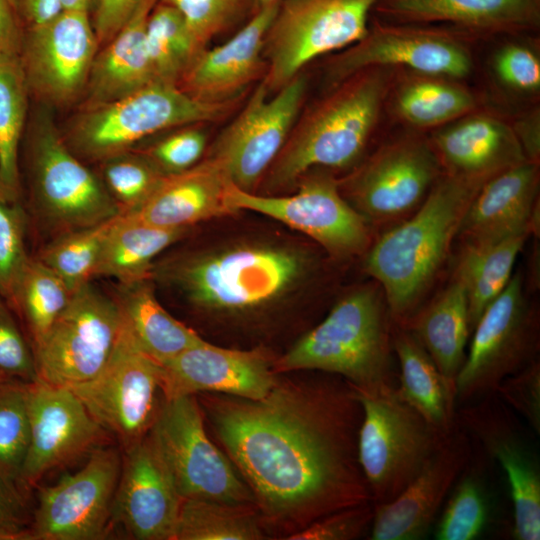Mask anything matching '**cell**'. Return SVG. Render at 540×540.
<instances>
[{
  "label": "cell",
  "mask_w": 540,
  "mask_h": 540,
  "mask_svg": "<svg viewBox=\"0 0 540 540\" xmlns=\"http://www.w3.org/2000/svg\"><path fill=\"white\" fill-rule=\"evenodd\" d=\"M457 409L456 422L505 472L514 511L513 536L540 539V469L507 405L495 394Z\"/></svg>",
  "instance_id": "20"
},
{
  "label": "cell",
  "mask_w": 540,
  "mask_h": 540,
  "mask_svg": "<svg viewBox=\"0 0 540 540\" xmlns=\"http://www.w3.org/2000/svg\"><path fill=\"white\" fill-rule=\"evenodd\" d=\"M100 164V178L121 213L139 207L164 176L135 150L110 157Z\"/></svg>",
  "instance_id": "44"
},
{
  "label": "cell",
  "mask_w": 540,
  "mask_h": 540,
  "mask_svg": "<svg viewBox=\"0 0 540 540\" xmlns=\"http://www.w3.org/2000/svg\"><path fill=\"white\" fill-rule=\"evenodd\" d=\"M392 345L399 367V394L435 429L450 434L457 428L455 390L404 325L393 324Z\"/></svg>",
  "instance_id": "33"
},
{
  "label": "cell",
  "mask_w": 540,
  "mask_h": 540,
  "mask_svg": "<svg viewBox=\"0 0 540 540\" xmlns=\"http://www.w3.org/2000/svg\"><path fill=\"white\" fill-rule=\"evenodd\" d=\"M539 163L526 160L485 181L466 209L456 238L463 244H486L531 235L539 205Z\"/></svg>",
  "instance_id": "27"
},
{
  "label": "cell",
  "mask_w": 540,
  "mask_h": 540,
  "mask_svg": "<svg viewBox=\"0 0 540 540\" xmlns=\"http://www.w3.org/2000/svg\"><path fill=\"white\" fill-rule=\"evenodd\" d=\"M484 182L442 173L418 209L367 249L365 271L380 285L394 323H405L420 307Z\"/></svg>",
  "instance_id": "2"
},
{
  "label": "cell",
  "mask_w": 540,
  "mask_h": 540,
  "mask_svg": "<svg viewBox=\"0 0 540 540\" xmlns=\"http://www.w3.org/2000/svg\"><path fill=\"white\" fill-rule=\"evenodd\" d=\"M175 8L198 42L207 47L215 37L229 31L255 10L254 0H158Z\"/></svg>",
  "instance_id": "45"
},
{
  "label": "cell",
  "mask_w": 540,
  "mask_h": 540,
  "mask_svg": "<svg viewBox=\"0 0 540 540\" xmlns=\"http://www.w3.org/2000/svg\"><path fill=\"white\" fill-rule=\"evenodd\" d=\"M393 319L380 285L358 287L274 362L275 373L314 370L369 389L398 385L392 345Z\"/></svg>",
  "instance_id": "4"
},
{
  "label": "cell",
  "mask_w": 540,
  "mask_h": 540,
  "mask_svg": "<svg viewBox=\"0 0 540 540\" xmlns=\"http://www.w3.org/2000/svg\"><path fill=\"white\" fill-rule=\"evenodd\" d=\"M28 98L19 56L0 55V197L10 202L19 196V147Z\"/></svg>",
  "instance_id": "37"
},
{
  "label": "cell",
  "mask_w": 540,
  "mask_h": 540,
  "mask_svg": "<svg viewBox=\"0 0 540 540\" xmlns=\"http://www.w3.org/2000/svg\"><path fill=\"white\" fill-rule=\"evenodd\" d=\"M194 396L165 400L148 432L182 499L254 505L231 461L210 441Z\"/></svg>",
  "instance_id": "11"
},
{
  "label": "cell",
  "mask_w": 540,
  "mask_h": 540,
  "mask_svg": "<svg viewBox=\"0 0 540 540\" xmlns=\"http://www.w3.org/2000/svg\"><path fill=\"white\" fill-rule=\"evenodd\" d=\"M27 531L20 492L0 477V540L26 539Z\"/></svg>",
  "instance_id": "53"
},
{
  "label": "cell",
  "mask_w": 540,
  "mask_h": 540,
  "mask_svg": "<svg viewBox=\"0 0 540 540\" xmlns=\"http://www.w3.org/2000/svg\"><path fill=\"white\" fill-rule=\"evenodd\" d=\"M31 258L24 242V219L16 202L0 197V296L15 305Z\"/></svg>",
  "instance_id": "46"
},
{
  "label": "cell",
  "mask_w": 540,
  "mask_h": 540,
  "mask_svg": "<svg viewBox=\"0 0 540 540\" xmlns=\"http://www.w3.org/2000/svg\"><path fill=\"white\" fill-rule=\"evenodd\" d=\"M182 500L148 434L126 448L112 520L138 540H175Z\"/></svg>",
  "instance_id": "24"
},
{
  "label": "cell",
  "mask_w": 540,
  "mask_h": 540,
  "mask_svg": "<svg viewBox=\"0 0 540 540\" xmlns=\"http://www.w3.org/2000/svg\"><path fill=\"white\" fill-rule=\"evenodd\" d=\"M6 381H8V380L0 377V384L3 383V382H6Z\"/></svg>",
  "instance_id": "59"
},
{
  "label": "cell",
  "mask_w": 540,
  "mask_h": 540,
  "mask_svg": "<svg viewBox=\"0 0 540 540\" xmlns=\"http://www.w3.org/2000/svg\"><path fill=\"white\" fill-rule=\"evenodd\" d=\"M0 377L7 380H38L34 352L6 306L0 301Z\"/></svg>",
  "instance_id": "49"
},
{
  "label": "cell",
  "mask_w": 540,
  "mask_h": 540,
  "mask_svg": "<svg viewBox=\"0 0 540 540\" xmlns=\"http://www.w3.org/2000/svg\"><path fill=\"white\" fill-rule=\"evenodd\" d=\"M121 329L115 299L91 282L77 288L34 347L38 380L71 387L92 379L108 362Z\"/></svg>",
  "instance_id": "14"
},
{
  "label": "cell",
  "mask_w": 540,
  "mask_h": 540,
  "mask_svg": "<svg viewBox=\"0 0 540 540\" xmlns=\"http://www.w3.org/2000/svg\"><path fill=\"white\" fill-rule=\"evenodd\" d=\"M307 87V76L301 72L270 95L262 79L244 108L218 135L209 157L234 186L251 192L268 171L302 110Z\"/></svg>",
  "instance_id": "15"
},
{
  "label": "cell",
  "mask_w": 540,
  "mask_h": 540,
  "mask_svg": "<svg viewBox=\"0 0 540 540\" xmlns=\"http://www.w3.org/2000/svg\"><path fill=\"white\" fill-rule=\"evenodd\" d=\"M474 93L457 79L398 69L387 107L409 129H437L475 110Z\"/></svg>",
  "instance_id": "32"
},
{
  "label": "cell",
  "mask_w": 540,
  "mask_h": 540,
  "mask_svg": "<svg viewBox=\"0 0 540 540\" xmlns=\"http://www.w3.org/2000/svg\"><path fill=\"white\" fill-rule=\"evenodd\" d=\"M472 461L461 474L435 528L437 540H473L483 531L488 516L487 497Z\"/></svg>",
  "instance_id": "43"
},
{
  "label": "cell",
  "mask_w": 540,
  "mask_h": 540,
  "mask_svg": "<svg viewBox=\"0 0 540 540\" xmlns=\"http://www.w3.org/2000/svg\"><path fill=\"white\" fill-rule=\"evenodd\" d=\"M528 237L522 234L493 243L462 245L454 276L467 292L471 332L485 309L510 281Z\"/></svg>",
  "instance_id": "36"
},
{
  "label": "cell",
  "mask_w": 540,
  "mask_h": 540,
  "mask_svg": "<svg viewBox=\"0 0 540 540\" xmlns=\"http://www.w3.org/2000/svg\"><path fill=\"white\" fill-rule=\"evenodd\" d=\"M279 3L254 10L226 42L211 49L206 47L186 69L177 86L204 103L239 100L246 88L265 76L264 38Z\"/></svg>",
  "instance_id": "25"
},
{
  "label": "cell",
  "mask_w": 540,
  "mask_h": 540,
  "mask_svg": "<svg viewBox=\"0 0 540 540\" xmlns=\"http://www.w3.org/2000/svg\"><path fill=\"white\" fill-rule=\"evenodd\" d=\"M27 383L8 380L0 384V477L18 491L29 447Z\"/></svg>",
  "instance_id": "42"
},
{
  "label": "cell",
  "mask_w": 540,
  "mask_h": 540,
  "mask_svg": "<svg viewBox=\"0 0 540 540\" xmlns=\"http://www.w3.org/2000/svg\"><path fill=\"white\" fill-rule=\"evenodd\" d=\"M145 42L157 82L177 85L180 78L205 47L173 7L157 2L145 25Z\"/></svg>",
  "instance_id": "39"
},
{
  "label": "cell",
  "mask_w": 540,
  "mask_h": 540,
  "mask_svg": "<svg viewBox=\"0 0 540 540\" xmlns=\"http://www.w3.org/2000/svg\"><path fill=\"white\" fill-rule=\"evenodd\" d=\"M29 148L36 204L61 233L121 214L100 176L69 148L45 107L32 123Z\"/></svg>",
  "instance_id": "10"
},
{
  "label": "cell",
  "mask_w": 540,
  "mask_h": 540,
  "mask_svg": "<svg viewBox=\"0 0 540 540\" xmlns=\"http://www.w3.org/2000/svg\"><path fill=\"white\" fill-rule=\"evenodd\" d=\"M442 173L429 136L407 128L337 182L343 197L368 224L384 226L414 213Z\"/></svg>",
  "instance_id": "9"
},
{
  "label": "cell",
  "mask_w": 540,
  "mask_h": 540,
  "mask_svg": "<svg viewBox=\"0 0 540 540\" xmlns=\"http://www.w3.org/2000/svg\"><path fill=\"white\" fill-rule=\"evenodd\" d=\"M351 388L362 408L358 460L373 504H384L410 484L449 434L430 425L397 385Z\"/></svg>",
  "instance_id": "6"
},
{
  "label": "cell",
  "mask_w": 540,
  "mask_h": 540,
  "mask_svg": "<svg viewBox=\"0 0 540 540\" xmlns=\"http://www.w3.org/2000/svg\"><path fill=\"white\" fill-rule=\"evenodd\" d=\"M151 10H142L99 47L80 106L114 101L157 82L145 42V25Z\"/></svg>",
  "instance_id": "31"
},
{
  "label": "cell",
  "mask_w": 540,
  "mask_h": 540,
  "mask_svg": "<svg viewBox=\"0 0 540 540\" xmlns=\"http://www.w3.org/2000/svg\"><path fill=\"white\" fill-rule=\"evenodd\" d=\"M493 67L498 79L513 90L537 92L540 88V60L526 45H505L496 54Z\"/></svg>",
  "instance_id": "51"
},
{
  "label": "cell",
  "mask_w": 540,
  "mask_h": 540,
  "mask_svg": "<svg viewBox=\"0 0 540 540\" xmlns=\"http://www.w3.org/2000/svg\"><path fill=\"white\" fill-rule=\"evenodd\" d=\"M231 182L208 157L191 168L164 175L148 198L129 214L145 223L171 229L235 213L229 205Z\"/></svg>",
  "instance_id": "29"
},
{
  "label": "cell",
  "mask_w": 540,
  "mask_h": 540,
  "mask_svg": "<svg viewBox=\"0 0 540 540\" xmlns=\"http://www.w3.org/2000/svg\"><path fill=\"white\" fill-rule=\"evenodd\" d=\"M236 102L204 103L177 85L154 82L114 101L80 106L61 134L83 161L101 163L160 132L221 120Z\"/></svg>",
  "instance_id": "5"
},
{
  "label": "cell",
  "mask_w": 540,
  "mask_h": 540,
  "mask_svg": "<svg viewBox=\"0 0 540 540\" xmlns=\"http://www.w3.org/2000/svg\"><path fill=\"white\" fill-rule=\"evenodd\" d=\"M160 365L145 354L122 324L118 342L103 369L69 387L93 419L129 447L145 437L159 410Z\"/></svg>",
  "instance_id": "17"
},
{
  "label": "cell",
  "mask_w": 540,
  "mask_h": 540,
  "mask_svg": "<svg viewBox=\"0 0 540 540\" xmlns=\"http://www.w3.org/2000/svg\"><path fill=\"white\" fill-rule=\"evenodd\" d=\"M24 28L11 0H0V55L19 56Z\"/></svg>",
  "instance_id": "54"
},
{
  "label": "cell",
  "mask_w": 540,
  "mask_h": 540,
  "mask_svg": "<svg viewBox=\"0 0 540 540\" xmlns=\"http://www.w3.org/2000/svg\"><path fill=\"white\" fill-rule=\"evenodd\" d=\"M274 362L261 349L234 350L203 341L160 365L165 400L220 393L261 399L277 381Z\"/></svg>",
  "instance_id": "23"
},
{
  "label": "cell",
  "mask_w": 540,
  "mask_h": 540,
  "mask_svg": "<svg viewBox=\"0 0 540 540\" xmlns=\"http://www.w3.org/2000/svg\"><path fill=\"white\" fill-rule=\"evenodd\" d=\"M98 49L87 12L63 10L24 30L19 60L29 96L47 109L82 100Z\"/></svg>",
  "instance_id": "16"
},
{
  "label": "cell",
  "mask_w": 540,
  "mask_h": 540,
  "mask_svg": "<svg viewBox=\"0 0 540 540\" xmlns=\"http://www.w3.org/2000/svg\"><path fill=\"white\" fill-rule=\"evenodd\" d=\"M472 331L455 380L457 403L494 393L503 379L537 360L538 312L528 301L519 271L485 309Z\"/></svg>",
  "instance_id": "13"
},
{
  "label": "cell",
  "mask_w": 540,
  "mask_h": 540,
  "mask_svg": "<svg viewBox=\"0 0 540 540\" xmlns=\"http://www.w3.org/2000/svg\"><path fill=\"white\" fill-rule=\"evenodd\" d=\"M265 523L254 505L183 499L175 540H260Z\"/></svg>",
  "instance_id": "38"
},
{
  "label": "cell",
  "mask_w": 540,
  "mask_h": 540,
  "mask_svg": "<svg viewBox=\"0 0 540 540\" xmlns=\"http://www.w3.org/2000/svg\"><path fill=\"white\" fill-rule=\"evenodd\" d=\"M468 33L434 24L374 20L356 43L330 56L323 76L330 88L368 67H392L463 79L473 70Z\"/></svg>",
  "instance_id": "12"
},
{
  "label": "cell",
  "mask_w": 540,
  "mask_h": 540,
  "mask_svg": "<svg viewBox=\"0 0 540 540\" xmlns=\"http://www.w3.org/2000/svg\"><path fill=\"white\" fill-rule=\"evenodd\" d=\"M60 3L62 11H81L91 15L96 0H60Z\"/></svg>",
  "instance_id": "57"
},
{
  "label": "cell",
  "mask_w": 540,
  "mask_h": 540,
  "mask_svg": "<svg viewBox=\"0 0 540 540\" xmlns=\"http://www.w3.org/2000/svg\"><path fill=\"white\" fill-rule=\"evenodd\" d=\"M116 217L61 233L44 248L38 259L54 271L72 292L75 291L95 277L105 237Z\"/></svg>",
  "instance_id": "41"
},
{
  "label": "cell",
  "mask_w": 540,
  "mask_h": 540,
  "mask_svg": "<svg viewBox=\"0 0 540 540\" xmlns=\"http://www.w3.org/2000/svg\"><path fill=\"white\" fill-rule=\"evenodd\" d=\"M494 393L540 433V362L537 359L503 379Z\"/></svg>",
  "instance_id": "50"
},
{
  "label": "cell",
  "mask_w": 540,
  "mask_h": 540,
  "mask_svg": "<svg viewBox=\"0 0 540 540\" xmlns=\"http://www.w3.org/2000/svg\"><path fill=\"white\" fill-rule=\"evenodd\" d=\"M402 325L419 341L455 390V380L464 363L471 333L468 297L463 283L453 276L430 302L418 308Z\"/></svg>",
  "instance_id": "30"
},
{
  "label": "cell",
  "mask_w": 540,
  "mask_h": 540,
  "mask_svg": "<svg viewBox=\"0 0 540 540\" xmlns=\"http://www.w3.org/2000/svg\"><path fill=\"white\" fill-rule=\"evenodd\" d=\"M120 472V456L115 449H94L83 468L40 491L26 539L103 538L112 520Z\"/></svg>",
  "instance_id": "19"
},
{
  "label": "cell",
  "mask_w": 540,
  "mask_h": 540,
  "mask_svg": "<svg viewBox=\"0 0 540 540\" xmlns=\"http://www.w3.org/2000/svg\"><path fill=\"white\" fill-rule=\"evenodd\" d=\"M398 68L361 69L314 101L298 115L267 183L284 187L315 168L343 169L366 150L384 109Z\"/></svg>",
  "instance_id": "3"
},
{
  "label": "cell",
  "mask_w": 540,
  "mask_h": 540,
  "mask_svg": "<svg viewBox=\"0 0 540 540\" xmlns=\"http://www.w3.org/2000/svg\"><path fill=\"white\" fill-rule=\"evenodd\" d=\"M204 400L265 525L293 533L329 513L373 503L358 460L362 408L347 381L277 379L261 399L208 393Z\"/></svg>",
  "instance_id": "1"
},
{
  "label": "cell",
  "mask_w": 540,
  "mask_h": 540,
  "mask_svg": "<svg viewBox=\"0 0 540 540\" xmlns=\"http://www.w3.org/2000/svg\"><path fill=\"white\" fill-rule=\"evenodd\" d=\"M377 1L282 0L264 38L262 79L268 93H276L317 57L359 41Z\"/></svg>",
  "instance_id": "8"
},
{
  "label": "cell",
  "mask_w": 540,
  "mask_h": 540,
  "mask_svg": "<svg viewBox=\"0 0 540 540\" xmlns=\"http://www.w3.org/2000/svg\"><path fill=\"white\" fill-rule=\"evenodd\" d=\"M158 0H96L91 21L99 47L110 41L144 9H152Z\"/></svg>",
  "instance_id": "52"
},
{
  "label": "cell",
  "mask_w": 540,
  "mask_h": 540,
  "mask_svg": "<svg viewBox=\"0 0 540 540\" xmlns=\"http://www.w3.org/2000/svg\"><path fill=\"white\" fill-rule=\"evenodd\" d=\"M115 301L124 328L158 364L204 341L161 306L146 279L120 284Z\"/></svg>",
  "instance_id": "34"
},
{
  "label": "cell",
  "mask_w": 540,
  "mask_h": 540,
  "mask_svg": "<svg viewBox=\"0 0 540 540\" xmlns=\"http://www.w3.org/2000/svg\"><path fill=\"white\" fill-rule=\"evenodd\" d=\"M528 160L539 163V115L535 112L516 125H512Z\"/></svg>",
  "instance_id": "56"
},
{
  "label": "cell",
  "mask_w": 540,
  "mask_h": 540,
  "mask_svg": "<svg viewBox=\"0 0 540 540\" xmlns=\"http://www.w3.org/2000/svg\"><path fill=\"white\" fill-rule=\"evenodd\" d=\"M29 447L20 486L35 484L49 470L94 450L106 432L66 386L27 383Z\"/></svg>",
  "instance_id": "21"
},
{
  "label": "cell",
  "mask_w": 540,
  "mask_h": 540,
  "mask_svg": "<svg viewBox=\"0 0 540 540\" xmlns=\"http://www.w3.org/2000/svg\"><path fill=\"white\" fill-rule=\"evenodd\" d=\"M202 124H189L172 129L171 133L143 150L145 156L164 175L178 173L196 165L207 144Z\"/></svg>",
  "instance_id": "47"
},
{
  "label": "cell",
  "mask_w": 540,
  "mask_h": 540,
  "mask_svg": "<svg viewBox=\"0 0 540 540\" xmlns=\"http://www.w3.org/2000/svg\"><path fill=\"white\" fill-rule=\"evenodd\" d=\"M445 174L486 181L528 160L512 124L495 114L473 111L429 136Z\"/></svg>",
  "instance_id": "26"
},
{
  "label": "cell",
  "mask_w": 540,
  "mask_h": 540,
  "mask_svg": "<svg viewBox=\"0 0 540 540\" xmlns=\"http://www.w3.org/2000/svg\"><path fill=\"white\" fill-rule=\"evenodd\" d=\"M24 30L43 24L62 11L60 0H11Z\"/></svg>",
  "instance_id": "55"
},
{
  "label": "cell",
  "mask_w": 540,
  "mask_h": 540,
  "mask_svg": "<svg viewBox=\"0 0 540 540\" xmlns=\"http://www.w3.org/2000/svg\"><path fill=\"white\" fill-rule=\"evenodd\" d=\"M374 504L368 503L329 513L288 535L289 540H352L372 524Z\"/></svg>",
  "instance_id": "48"
},
{
  "label": "cell",
  "mask_w": 540,
  "mask_h": 540,
  "mask_svg": "<svg viewBox=\"0 0 540 540\" xmlns=\"http://www.w3.org/2000/svg\"><path fill=\"white\" fill-rule=\"evenodd\" d=\"M297 192L289 196H262L233 184L229 205L274 218L305 233L336 257H350L371 245L369 224L341 194L338 182L323 173H306Z\"/></svg>",
  "instance_id": "18"
},
{
  "label": "cell",
  "mask_w": 540,
  "mask_h": 540,
  "mask_svg": "<svg viewBox=\"0 0 540 540\" xmlns=\"http://www.w3.org/2000/svg\"><path fill=\"white\" fill-rule=\"evenodd\" d=\"M185 230L157 227L119 214L105 237L95 277H112L120 284L146 279L152 260L179 240Z\"/></svg>",
  "instance_id": "35"
},
{
  "label": "cell",
  "mask_w": 540,
  "mask_h": 540,
  "mask_svg": "<svg viewBox=\"0 0 540 540\" xmlns=\"http://www.w3.org/2000/svg\"><path fill=\"white\" fill-rule=\"evenodd\" d=\"M383 21L447 24L474 35L520 34L540 24V0H378Z\"/></svg>",
  "instance_id": "28"
},
{
  "label": "cell",
  "mask_w": 540,
  "mask_h": 540,
  "mask_svg": "<svg viewBox=\"0 0 540 540\" xmlns=\"http://www.w3.org/2000/svg\"><path fill=\"white\" fill-rule=\"evenodd\" d=\"M306 266L299 253L247 246L179 260L167 269V276L199 307L241 311L279 297Z\"/></svg>",
  "instance_id": "7"
},
{
  "label": "cell",
  "mask_w": 540,
  "mask_h": 540,
  "mask_svg": "<svg viewBox=\"0 0 540 540\" xmlns=\"http://www.w3.org/2000/svg\"><path fill=\"white\" fill-rule=\"evenodd\" d=\"M72 291L39 259H30L21 280L15 306L23 314L34 347L46 336L68 304Z\"/></svg>",
  "instance_id": "40"
},
{
  "label": "cell",
  "mask_w": 540,
  "mask_h": 540,
  "mask_svg": "<svg viewBox=\"0 0 540 540\" xmlns=\"http://www.w3.org/2000/svg\"><path fill=\"white\" fill-rule=\"evenodd\" d=\"M471 461V438L457 425L397 497L374 504L370 539L426 538L448 493Z\"/></svg>",
  "instance_id": "22"
},
{
  "label": "cell",
  "mask_w": 540,
  "mask_h": 540,
  "mask_svg": "<svg viewBox=\"0 0 540 540\" xmlns=\"http://www.w3.org/2000/svg\"><path fill=\"white\" fill-rule=\"evenodd\" d=\"M282 0H254L255 10L267 5H272L281 2Z\"/></svg>",
  "instance_id": "58"
}]
</instances>
